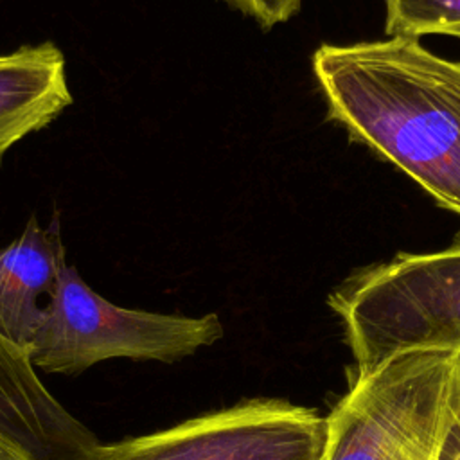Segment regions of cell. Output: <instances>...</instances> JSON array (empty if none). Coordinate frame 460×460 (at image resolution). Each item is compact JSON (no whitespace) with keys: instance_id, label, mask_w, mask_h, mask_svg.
<instances>
[{"instance_id":"obj_6","label":"cell","mask_w":460,"mask_h":460,"mask_svg":"<svg viewBox=\"0 0 460 460\" xmlns=\"http://www.w3.org/2000/svg\"><path fill=\"white\" fill-rule=\"evenodd\" d=\"M0 444L20 460H95V433L38 376L27 347L0 334Z\"/></svg>"},{"instance_id":"obj_4","label":"cell","mask_w":460,"mask_h":460,"mask_svg":"<svg viewBox=\"0 0 460 460\" xmlns=\"http://www.w3.org/2000/svg\"><path fill=\"white\" fill-rule=\"evenodd\" d=\"M223 334L216 313L187 316L117 305L66 264L27 349L36 370L81 374L106 359L181 361Z\"/></svg>"},{"instance_id":"obj_13","label":"cell","mask_w":460,"mask_h":460,"mask_svg":"<svg viewBox=\"0 0 460 460\" xmlns=\"http://www.w3.org/2000/svg\"><path fill=\"white\" fill-rule=\"evenodd\" d=\"M449 36H455V38H458V40H460V29H458V31H455V32H451Z\"/></svg>"},{"instance_id":"obj_8","label":"cell","mask_w":460,"mask_h":460,"mask_svg":"<svg viewBox=\"0 0 460 460\" xmlns=\"http://www.w3.org/2000/svg\"><path fill=\"white\" fill-rule=\"evenodd\" d=\"M72 102L66 61L54 41L0 52V160L20 140L50 126Z\"/></svg>"},{"instance_id":"obj_9","label":"cell","mask_w":460,"mask_h":460,"mask_svg":"<svg viewBox=\"0 0 460 460\" xmlns=\"http://www.w3.org/2000/svg\"><path fill=\"white\" fill-rule=\"evenodd\" d=\"M388 38H420L460 29V0H383Z\"/></svg>"},{"instance_id":"obj_12","label":"cell","mask_w":460,"mask_h":460,"mask_svg":"<svg viewBox=\"0 0 460 460\" xmlns=\"http://www.w3.org/2000/svg\"><path fill=\"white\" fill-rule=\"evenodd\" d=\"M0 460H20L13 451H9L4 444H0Z\"/></svg>"},{"instance_id":"obj_11","label":"cell","mask_w":460,"mask_h":460,"mask_svg":"<svg viewBox=\"0 0 460 460\" xmlns=\"http://www.w3.org/2000/svg\"><path fill=\"white\" fill-rule=\"evenodd\" d=\"M438 460H460V411H458V417L444 442Z\"/></svg>"},{"instance_id":"obj_2","label":"cell","mask_w":460,"mask_h":460,"mask_svg":"<svg viewBox=\"0 0 460 460\" xmlns=\"http://www.w3.org/2000/svg\"><path fill=\"white\" fill-rule=\"evenodd\" d=\"M460 411V352H411L349 386L325 415L318 460H438Z\"/></svg>"},{"instance_id":"obj_7","label":"cell","mask_w":460,"mask_h":460,"mask_svg":"<svg viewBox=\"0 0 460 460\" xmlns=\"http://www.w3.org/2000/svg\"><path fill=\"white\" fill-rule=\"evenodd\" d=\"M66 266L59 217L49 226L31 217L23 232L0 248V334L29 347L59 275Z\"/></svg>"},{"instance_id":"obj_5","label":"cell","mask_w":460,"mask_h":460,"mask_svg":"<svg viewBox=\"0 0 460 460\" xmlns=\"http://www.w3.org/2000/svg\"><path fill=\"white\" fill-rule=\"evenodd\" d=\"M325 417L286 399L253 397L171 428L101 444L95 460H318Z\"/></svg>"},{"instance_id":"obj_1","label":"cell","mask_w":460,"mask_h":460,"mask_svg":"<svg viewBox=\"0 0 460 460\" xmlns=\"http://www.w3.org/2000/svg\"><path fill=\"white\" fill-rule=\"evenodd\" d=\"M311 65L327 117L460 216V63L394 36L323 43Z\"/></svg>"},{"instance_id":"obj_10","label":"cell","mask_w":460,"mask_h":460,"mask_svg":"<svg viewBox=\"0 0 460 460\" xmlns=\"http://www.w3.org/2000/svg\"><path fill=\"white\" fill-rule=\"evenodd\" d=\"M228 7L252 18L259 27L271 29L293 18L302 0H223Z\"/></svg>"},{"instance_id":"obj_3","label":"cell","mask_w":460,"mask_h":460,"mask_svg":"<svg viewBox=\"0 0 460 460\" xmlns=\"http://www.w3.org/2000/svg\"><path fill=\"white\" fill-rule=\"evenodd\" d=\"M327 304L343 327L354 372L411 352H460V234L447 248L401 252L352 273Z\"/></svg>"}]
</instances>
